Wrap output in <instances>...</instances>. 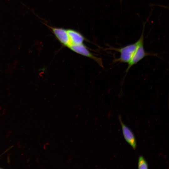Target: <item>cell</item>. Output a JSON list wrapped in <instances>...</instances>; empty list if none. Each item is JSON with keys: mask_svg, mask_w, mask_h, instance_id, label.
Masks as SVG:
<instances>
[{"mask_svg": "<svg viewBox=\"0 0 169 169\" xmlns=\"http://www.w3.org/2000/svg\"><path fill=\"white\" fill-rule=\"evenodd\" d=\"M67 32L70 45L83 43L84 38L79 32L72 29H67Z\"/></svg>", "mask_w": 169, "mask_h": 169, "instance_id": "cell-6", "label": "cell"}, {"mask_svg": "<svg viewBox=\"0 0 169 169\" xmlns=\"http://www.w3.org/2000/svg\"><path fill=\"white\" fill-rule=\"evenodd\" d=\"M68 48L72 51L78 54L93 59L100 66H103L101 59L94 56L83 43L71 44Z\"/></svg>", "mask_w": 169, "mask_h": 169, "instance_id": "cell-3", "label": "cell"}, {"mask_svg": "<svg viewBox=\"0 0 169 169\" xmlns=\"http://www.w3.org/2000/svg\"><path fill=\"white\" fill-rule=\"evenodd\" d=\"M138 169H148V164L142 156H140L138 158Z\"/></svg>", "mask_w": 169, "mask_h": 169, "instance_id": "cell-7", "label": "cell"}, {"mask_svg": "<svg viewBox=\"0 0 169 169\" xmlns=\"http://www.w3.org/2000/svg\"><path fill=\"white\" fill-rule=\"evenodd\" d=\"M138 44L137 40L135 43L120 48H110L111 49L118 52L120 54L119 58L115 59L114 61L128 64L136 50Z\"/></svg>", "mask_w": 169, "mask_h": 169, "instance_id": "cell-2", "label": "cell"}, {"mask_svg": "<svg viewBox=\"0 0 169 169\" xmlns=\"http://www.w3.org/2000/svg\"><path fill=\"white\" fill-rule=\"evenodd\" d=\"M119 120L125 140L135 150L136 147V142L134 135L132 131L123 123L120 116H119Z\"/></svg>", "mask_w": 169, "mask_h": 169, "instance_id": "cell-4", "label": "cell"}, {"mask_svg": "<svg viewBox=\"0 0 169 169\" xmlns=\"http://www.w3.org/2000/svg\"><path fill=\"white\" fill-rule=\"evenodd\" d=\"M145 24H143V29L141 35L138 40V44L130 61L128 63V66L126 69L127 72L130 68L134 65L136 64L145 57L149 55H155V54L146 52L144 46L143 33Z\"/></svg>", "mask_w": 169, "mask_h": 169, "instance_id": "cell-1", "label": "cell"}, {"mask_svg": "<svg viewBox=\"0 0 169 169\" xmlns=\"http://www.w3.org/2000/svg\"><path fill=\"white\" fill-rule=\"evenodd\" d=\"M52 32L61 44L68 47L70 45L67 30L57 27H51Z\"/></svg>", "mask_w": 169, "mask_h": 169, "instance_id": "cell-5", "label": "cell"}]
</instances>
